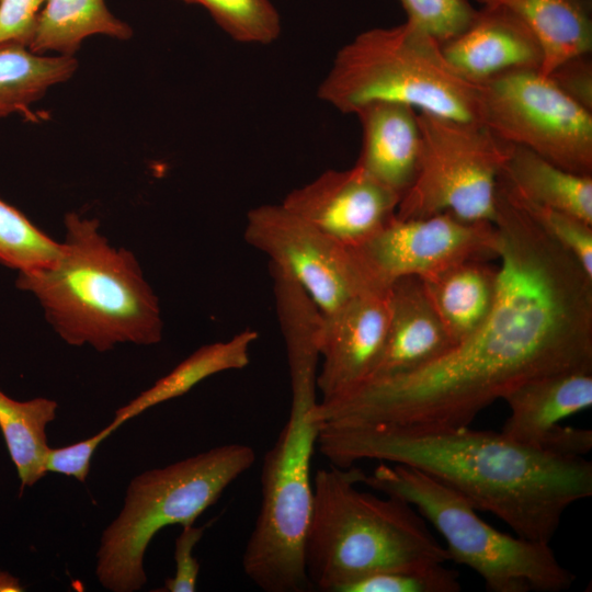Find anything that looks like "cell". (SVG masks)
Segmentation results:
<instances>
[{
  "label": "cell",
  "mask_w": 592,
  "mask_h": 592,
  "mask_svg": "<svg viewBox=\"0 0 592 592\" xmlns=\"http://www.w3.org/2000/svg\"><path fill=\"white\" fill-rule=\"evenodd\" d=\"M493 225L497 294L479 328L419 368L319 401L321 423L464 428L531 379L592 369V277L500 186Z\"/></svg>",
  "instance_id": "6da1fadb"
},
{
  "label": "cell",
  "mask_w": 592,
  "mask_h": 592,
  "mask_svg": "<svg viewBox=\"0 0 592 592\" xmlns=\"http://www.w3.org/2000/svg\"><path fill=\"white\" fill-rule=\"evenodd\" d=\"M317 447L346 468L378 459L415 468L503 521L515 535L549 544L565 511L592 496V463L528 447L469 426L408 431L321 423Z\"/></svg>",
  "instance_id": "7a4b0ae2"
},
{
  "label": "cell",
  "mask_w": 592,
  "mask_h": 592,
  "mask_svg": "<svg viewBox=\"0 0 592 592\" xmlns=\"http://www.w3.org/2000/svg\"><path fill=\"white\" fill-rule=\"evenodd\" d=\"M99 227L98 219L67 214L58 255L45 266L20 271L16 287L36 297L48 323L70 345L105 352L119 343L160 342L158 298L136 257L111 246Z\"/></svg>",
  "instance_id": "3957f363"
},
{
  "label": "cell",
  "mask_w": 592,
  "mask_h": 592,
  "mask_svg": "<svg viewBox=\"0 0 592 592\" xmlns=\"http://www.w3.org/2000/svg\"><path fill=\"white\" fill-rule=\"evenodd\" d=\"M365 474L355 466L331 465L312 476L304 547L311 588L340 592L372 573L449 560L412 505L357 489Z\"/></svg>",
  "instance_id": "277c9868"
},
{
  "label": "cell",
  "mask_w": 592,
  "mask_h": 592,
  "mask_svg": "<svg viewBox=\"0 0 592 592\" xmlns=\"http://www.w3.org/2000/svg\"><path fill=\"white\" fill-rule=\"evenodd\" d=\"M291 409L261 469V505L242 554L246 576L266 592H306L311 585L304 560L312 506L311 462L320 421L317 418L318 358H287Z\"/></svg>",
  "instance_id": "5b68a950"
},
{
  "label": "cell",
  "mask_w": 592,
  "mask_h": 592,
  "mask_svg": "<svg viewBox=\"0 0 592 592\" xmlns=\"http://www.w3.org/2000/svg\"><path fill=\"white\" fill-rule=\"evenodd\" d=\"M317 94L345 114L374 103H398L479 122L478 87L455 72L436 39L407 21L366 30L342 46Z\"/></svg>",
  "instance_id": "8992f818"
},
{
  "label": "cell",
  "mask_w": 592,
  "mask_h": 592,
  "mask_svg": "<svg viewBox=\"0 0 592 592\" xmlns=\"http://www.w3.org/2000/svg\"><path fill=\"white\" fill-rule=\"evenodd\" d=\"M255 458L251 446L231 443L135 476L121 512L101 535L95 573L102 587L140 590L147 582L145 554L155 535L170 525L194 524Z\"/></svg>",
  "instance_id": "52a82bcc"
},
{
  "label": "cell",
  "mask_w": 592,
  "mask_h": 592,
  "mask_svg": "<svg viewBox=\"0 0 592 592\" xmlns=\"http://www.w3.org/2000/svg\"><path fill=\"white\" fill-rule=\"evenodd\" d=\"M362 483L412 505L445 539L449 560L476 571L489 592H560L576 580L549 544L498 531L464 497L415 468L383 462Z\"/></svg>",
  "instance_id": "ba28073f"
},
{
  "label": "cell",
  "mask_w": 592,
  "mask_h": 592,
  "mask_svg": "<svg viewBox=\"0 0 592 592\" xmlns=\"http://www.w3.org/2000/svg\"><path fill=\"white\" fill-rule=\"evenodd\" d=\"M418 123L417 173L395 216L451 213L466 221L493 224L498 182L511 145L479 122L418 112Z\"/></svg>",
  "instance_id": "9c48e42d"
},
{
  "label": "cell",
  "mask_w": 592,
  "mask_h": 592,
  "mask_svg": "<svg viewBox=\"0 0 592 592\" xmlns=\"http://www.w3.org/2000/svg\"><path fill=\"white\" fill-rule=\"evenodd\" d=\"M478 87V121L498 138L570 172L592 175V111L539 69L516 70Z\"/></svg>",
  "instance_id": "30bf717a"
},
{
  "label": "cell",
  "mask_w": 592,
  "mask_h": 592,
  "mask_svg": "<svg viewBox=\"0 0 592 592\" xmlns=\"http://www.w3.org/2000/svg\"><path fill=\"white\" fill-rule=\"evenodd\" d=\"M244 240L291 276L322 315L372 288L352 248L335 241L281 204L249 210Z\"/></svg>",
  "instance_id": "8fae6325"
},
{
  "label": "cell",
  "mask_w": 592,
  "mask_h": 592,
  "mask_svg": "<svg viewBox=\"0 0 592 592\" xmlns=\"http://www.w3.org/2000/svg\"><path fill=\"white\" fill-rule=\"evenodd\" d=\"M497 229L451 213L423 218L396 216L372 238L352 248L372 288L417 276L429 280L469 260L497 259Z\"/></svg>",
  "instance_id": "7c38bea8"
},
{
  "label": "cell",
  "mask_w": 592,
  "mask_h": 592,
  "mask_svg": "<svg viewBox=\"0 0 592 592\" xmlns=\"http://www.w3.org/2000/svg\"><path fill=\"white\" fill-rule=\"evenodd\" d=\"M400 196L362 168L327 170L291 191L282 204L327 236L356 248L396 215Z\"/></svg>",
  "instance_id": "4fadbf2b"
},
{
  "label": "cell",
  "mask_w": 592,
  "mask_h": 592,
  "mask_svg": "<svg viewBox=\"0 0 592 592\" xmlns=\"http://www.w3.org/2000/svg\"><path fill=\"white\" fill-rule=\"evenodd\" d=\"M388 287L364 292L339 310L322 315L317 390L327 401L355 389L373 375L388 329Z\"/></svg>",
  "instance_id": "5bb4252c"
},
{
  "label": "cell",
  "mask_w": 592,
  "mask_h": 592,
  "mask_svg": "<svg viewBox=\"0 0 592 592\" xmlns=\"http://www.w3.org/2000/svg\"><path fill=\"white\" fill-rule=\"evenodd\" d=\"M455 72L481 84L506 72L539 69L542 49L527 27L499 7H482L458 35L441 44Z\"/></svg>",
  "instance_id": "9a60e30c"
},
{
  "label": "cell",
  "mask_w": 592,
  "mask_h": 592,
  "mask_svg": "<svg viewBox=\"0 0 592 592\" xmlns=\"http://www.w3.org/2000/svg\"><path fill=\"white\" fill-rule=\"evenodd\" d=\"M387 291V337L382 356L369 379L413 371L453 346L421 278L400 277L394 281Z\"/></svg>",
  "instance_id": "2e32d148"
},
{
  "label": "cell",
  "mask_w": 592,
  "mask_h": 592,
  "mask_svg": "<svg viewBox=\"0 0 592 592\" xmlns=\"http://www.w3.org/2000/svg\"><path fill=\"white\" fill-rule=\"evenodd\" d=\"M510 408L501 433L539 449L561 421L592 406V369H574L531 379L508 392ZM540 451V449H539Z\"/></svg>",
  "instance_id": "e0dca14e"
},
{
  "label": "cell",
  "mask_w": 592,
  "mask_h": 592,
  "mask_svg": "<svg viewBox=\"0 0 592 592\" xmlns=\"http://www.w3.org/2000/svg\"><path fill=\"white\" fill-rule=\"evenodd\" d=\"M362 126L356 166L401 197L418 168V112L398 103H374L355 114Z\"/></svg>",
  "instance_id": "ac0fdd59"
},
{
  "label": "cell",
  "mask_w": 592,
  "mask_h": 592,
  "mask_svg": "<svg viewBox=\"0 0 592 592\" xmlns=\"http://www.w3.org/2000/svg\"><path fill=\"white\" fill-rule=\"evenodd\" d=\"M517 18L536 38L543 54L539 71L549 75L565 61L592 48V22L584 0H476Z\"/></svg>",
  "instance_id": "d6986e66"
},
{
  "label": "cell",
  "mask_w": 592,
  "mask_h": 592,
  "mask_svg": "<svg viewBox=\"0 0 592 592\" xmlns=\"http://www.w3.org/2000/svg\"><path fill=\"white\" fill-rule=\"evenodd\" d=\"M422 282L455 345L478 329L490 314L497 294L498 267L488 260H469Z\"/></svg>",
  "instance_id": "ffe728a7"
},
{
  "label": "cell",
  "mask_w": 592,
  "mask_h": 592,
  "mask_svg": "<svg viewBox=\"0 0 592 592\" xmlns=\"http://www.w3.org/2000/svg\"><path fill=\"white\" fill-rule=\"evenodd\" d=\"M500 180L536 204L592 225V175L570 172L524 147L511 145Z\"/></svg>",
  "instance_id": "44dd1931"
},
{
  "label": "cell",
  "mask_w": 592,
  "mask_h": 592,
  "mask_svg": "<svg viewBox=\"0 0 592 592\" xmlns=\"http://www.w3.org/2000/svg\"><path fill=\"white\" fill-rule=\"evenodd\" d=\"M258 337L255 330L244 329L229 340L201 346L151 387L118 408L112 422L119 428L149 408L185 395L213 375L244 368L250 362V348Z\"/></svg>",
  "instance_id": "7402d4cb"
},
{
  "label": "cell",
  "mask_w": 592,
  "mask_h": 592,
  "mask_svg": "<svg viewBox=\"0 0 592 592\" xmlns=\"http://www.w3.org/2000/svg\"><path fill=\"white\" fill-rule=\"evenodd\" d=\"M104 0H46L29 49L35 54L75 56L84 39L103 35L118 41L133 36Z\"/></svg>",
  "instance_id": "603a6c76"
},
{
  "label": "cell",
  "mask_w": 592,
  "mask_h": 592,
  "mask_svg": "<svg viewBox=\"0 0 592 592\" xmlns=\"http://www.w3.org/2000/svg\"><path fill=\"white\" fill-rule=\"evenodd\" d=\"M78 69L75 56L41 55L16 44L0 45V117L22 113Z\"/></svg>",
  "instance_id": "cb8c5ba5"
},
{
  "label": "cell",
  "mask_w": 592,
  "mask_h": 592,
  "mask_svg": "<svg viewBox=\"0 0 592 592\" xmlns=\"http://www.w3.org/2000/svg\"><path fill=\"white\" fill-rule=\"evenodd\" d=\"M58 403L48 398L18 401L0 390V431L16 468L21 490L32 487L47 473L46 426L56 418Z\"/></svg>",
  "instance_id": "d4e9b609"
},
{
  "label": "cell",
  "mask_w": 592,
  "mask_h": 592,
  "mask_svg": "<svg viewBox=\"0 0 592 592\" xmlns=\"http://www.w3.org/2000/svg\"><path fill=\"white\" fill-rule=\"evenodd\" d=\"M204 8L231 39L269 45L282 32L280 13L271 0H177Z\"/></svg>",
  "instance_id": "484cf974"
},
{
  "label": "cell",
  "mask_w": 592,
  "mask_h": 592,
  "mask_svg": "<svg viewBox=\"0 0 592 592\" xmlns=\"http://www.w3.org/2000/svg\"><path fill=\"white\" fill-rule=\"evenodd\" d=\"M56 242L15 207L0 200V263L27 271L49 264L58 255Z\"/></svg>",
  "instance_id": "4316f807"
},
{
  "label": "cell",
  "mask_w": 592,
  "mask_h": 592,
  "mask_svg": "<svg viewBox=\"0 0 592 592\" xmlns=\"http://www.w3.org/2000/svg\"><path fill=\"white\" fill-rule=\"evenodd\" d=\"M459 574L444 562L372 573L344 585L340 592H458Z\"/></svg>",
  "instance_id": "83f0119b"
},
{
  "label": "cell",
  "mask_w": 592,
  "mask_h": 592,
  "mask_svg": "<svg viewBox=\"0 0 592 592\" xmlns=\"http://www.w3.org/2000/svg\"><path fill=\"white\" fill-rule=\"evenodd\" d=\"M508 197L548 236L567 249L592 277V225L569 214L536 204L509 189L499 178Z\"/></svg>",
  "instance_id": "f1b7e54d"
},
{
  "label": "cell",
  "mask_w": 592,
  "mask_h": 592,
  "mask_svg": "<svg viewBox=\"0 0 592 592\" xmlns=\"http://www.w3.org/2000/svg\"><path fill=\"white\" fill-rule=\"evenodd\" d=\"M407 22L440 44L462 33L473 21L476 9L468 0H398Z\"/></svg>",
  "instance_id": "f546056e"
},
{
  "label": "cell",
  "mask_w": 592,
  "mask_h": 592,
  "mask_svg": "<svg viewBox=\"0 0 592 592\" xmlns=\"http://www.w3.org/2000/svg\"><path fill=\"white\" fill-rule=\"evenodd\" d=\"M118 428L111 422L106 428L80 442L61 447H48L45 457L46 473H57L84 482L98 446Z\"/></svg>",
  "instance_id": "4dcf8cb0"
},
{
  "label": "cell",
  "mask_w": 592,
  "mask_h": 592,
  "mask_svg": "<svg viewBox=\"0 0 592 592\" xmlns=\"http://www.w3.org/2000/svg\"><path fill=\"white\" fill-rule=\"evenodd\" d=\"M46 0H0V45L29 47Z\"/></svg>",
  "instance_id": "1f68e13d"
},
{
  "label": "cell",
  "mask_w": 592,
  "mask_h": 592,
  "mask_svg": "<svg viewBox=\"0 0 592 592\" xmlns=\"http://www.w3.org/2000/svg\"><path fill=\"white\" fill-rule=\"evenodd\" d=\"M206 527L207 525L194 526V524L182 526L174 547L175 573L164 581L163 588L156 591L193 592L196 590L200 563L193 556V549Z\"/></svg>",
  "instance_id": "d6a6232c"
},
{
  "label": "cell",
  "mask_w": 592,
  "mask_h": 592,
  "mask_svg": "<svg viewBox=\"0 0 592 592\" xmlns=\"http://www.w3.org/2000/svg\"><path fill=\"white\" fill-rule=\"evenodd\" d=\"M547 76L571 99L592 111V66L588 55L565 61Z\"/></svg>",
  "instance_id": "836d02e7"
},
{
  "label": "cell",
  "mask_w": 592,
  "mask_h": 592,
  "mask_svg": "<svg viewBox=\"0 0 592 592\" xmlns=\"http://www.w3.org/2000/svg\"><path fill=\"white\" fill-rule=\"evenodd\" d=\"M24 587L20 579L0 569V592H22Z\"/></svg>",
  "instance_id": "e575fe53"
}]
</instances>
